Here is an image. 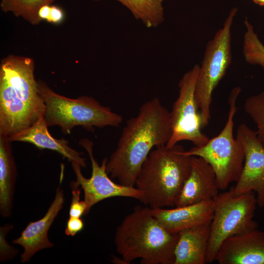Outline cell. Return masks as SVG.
Masks as SVG:
<instances>
[{
  "label": "cell",
  "mask_w": 264,
  "mask_h": 264,
  "mask_svg": "<svg viewBox=\"0 0 264 264\" xmlns=\"http://www.w3.org/2000/svg\"><path fill=\"white\" fill-rule=\"evenodd\" d=\"M172 129L170 112L157 97L146 102L123 129L106 170L119 183L134 187L139 170L151 151L166 145Z\"/></svg>",
  "instance_id": "obj_1"
},
{
  "label": "cell",
  "mask_w": 264,
  "mask_h": 264,
  "mask_svg": "<svg viewBox=\"0 0 264 264\" xmlns=\"http://www.w3.org/2000/svg\"><path fill=\"white\" fill-rule=\"evenodd\" d=\"M30 58L10 55L0 67V135L10 137L44 115L45 107Z\"/></svg>",
  "instance_id": "obj_2"
},
{
  "label": "cell",
  "mask_w": 264,
  "mask_h": 264,
  "mask_svg": "<svg viewBox=\"0 0 264 264\" xmlns=\"http://www.w3.org/2000/svg\"><path fill=\"white\" fill-rule=\"evenodd\" d=\"M178 238V233L160 223L151 208L136 206L117 227L114 243L126 264L139 259L143 264H174Z\"/></svg>",
  "instance_id": "obj_3"
},
{
  "label": "cell",
  "mask_w": 264,
  "mask_h": 264,
  "mask_svg": "<svg viewBox=\"0 0 264 264\" xmlns=\"http://www.w3.org/2000/svg\"><path fill=\"white\" fill-rule=\"evenodd\" d=\"M191 157L176 144L155 147L149 153L137 176L135 187L142 193L140 201L151 208L175 207L191 168Z\"/></svg>",
  "instance_id": "obj_4"
},
{
  "label": "cell",
  "mask_w": 264,
  "mask_h": 264,
  "mask_svg": "<svg viewBox=\"0 0 264 264\" xmlns=\"http://www.w3.org/2000/svg\"><path fill=\"white\" fill-rule=\"evenodd\" d=\"M38 83L45 104L44 118L48 126H58L64 133H69L78 126L92 130L95 127H118L122 122L121 115L92 97L67 98L56 93L44 83Z\"/></svg>",
  "instance_id": "obj_5"
},
{
  "label": "cell",
  "mask_w": 264,
  "mask_h": 264,
  "mask_svg": "<svg viewBox=\"0 0 264 264\" xmlns=\"http://www.w3.org/2000/svg\"><path fill=\"white\" fill-rule=\"evenodd\" d=\"M241 91L240 87L233 88L229 95V106L226 123L220 133L203 145L194 146L186 154L205 160L213 168L220 190H225L239 179L244 160V148L233 135L234 119L237 111V99Z\"/></svg>",
  "instance_id": "obj_6"
},
{
  "label": "cell",
  "mask_w": 264,
  "mask_h": 264,
  "mask_svg": "<svg viewBox=\"0 0 264 264\" xmlns=\"http://www.w3.org/2000/svg\"><path fill=\"white\" fill-rule=\"evenodd\" d=\"M213 200L214 213L210 225L207 263L215 261L219 249L226 239L258 226L254 220L257 205L254 192L236 195L231 189L219 193Z\"/></svg>",
  "instance_id": "obj_7"
},
{
  "label": "cell",
  "mask_w": 264,
  "mask_h": 264,
  "mask_svg": "<svg viewBox=\"0 0 264 264\" xmlns=\"http://www.w3.org/2000/svg\"><path fill=\"white\" fill-rule=\"evenodd\" d=\"M237 11L235 7L230 11L223 27L208 42L199 67L195 97L203 127L208 124L211 117L213 92L231 63V29Z\"/></svg>",
  "instance_id": "obj_8"
},
{
  "label": "cell",
  "mask_w": 264,
  "mask_h": 264,
  "mask_svg": "<svg viewBox=\"0 0 264 264\" xmlns=\"http://www.w3.org/2000/svg\"><path fill=\"white\" fill-rule=\"evenodd\" d=\"M199 67L195 65L179 81L178 96L170 112L172 134L166 145L168 148L181 141H189L195 146H200L209 140L201 131L202 119L195 97Z\"/></svg>",
  "instance_id": "obj_9"
},
{
  "label": "cell",
  "mask_w": 264,
  "mask_h": 264,
  "mask_svg": "<svg viewBox=\"0 0 264 264\" xmlns=\"http://www.w3.org/2000/svg\"><path fill=\"white\" fill-rule=\"evenodd\" d=\"M80 145L87 152L91 164V175L89 178L83 176L82 167L72 162V167L76 176L74 182L83 190L84 201L87 206L85 215L91 207L104 199L113 197H126L139 200L142 193L137 188L127 186L113 182L108 176L106 170L107 158H104L101 165L95 160L93 153V143L88 139H81Z\"/></svg>",
  "instance_id": "obj_10"
},
{
  "label": "cell",
  "mask_w": 264,
  "mask_h": 264,
  "mask_svg": "<svg viewBox=\"0 0 264 264\" xmlns=\"http://www.w3.org/2000/svg\"><path fill=\"white\" fill-rule=\"evenodd\" d=\"M236 138L243 146L244 160L241 176L232 188L238 195L253 192L257 205L264 206V146L257 137L256 131L242 123L237 129Z\"/></svg>",
  "instance_id": "obj_11"
},
{
  "label": "cell",
  "mask_w": 264,
  "mask_h": 264,
  "mask_svg": "<svg viewBox=\"0 0 264 264\" xmlns=\"http://www.w3.org/2000/svg\"><path fill=\"white\" fill-rule=\"evenodd\" d=\"M215 261L219 264H264V232L256 228L227 238Z\"/></svg>",
  "instance_id": "obj_12"
},
{
  "label": "cell",
  "mask_w": 264,
  "mask_h": 264,
  "mask_svg": "<svg viewBox=\"0 0 264 264\" xmlns=\"http://www.w3.org/2000/svg\"><path fill=\"white\" fill-rule=\"evenodd\" d=\"M64 193L60 185L57 187L55 198L44 216L35 221L30 222L21 232L20 236L13 241L23 248L21 256V262H28L37 252L51 248L54 244L49 240L48 232L62 209L65 202Z\"/></svg>",
  "instance_id": "obj_13"
},
{
  "label": "cell",
  "mask_w": 264,
  "mask_h": 264,
  "mask_svg": "<svg viewBox=\"0 0 264 264\" xmlns=\"http://www.w3.org/2000/svg\"><path fill=\"white\" fill-rule=\"evenodd\" d=\"M190 175L185 181L175 207L213 199L220 193L216 174L201 157L191 156Z\"/></svg>",
  "instance_id": "obj_14"
},
{
  "label": "cell",
  "mask_w": 264,
  "mask_h": 264,
  "mask_svg": "<svg viewBox=\"0 0 264 264\" xmlns=\"http://www.w3.org/2000/svg\"><path fill=\"white\" fill-rule=\"evenodd\" d=\"M214 200H207L181 207L151 208L154 217L168 231L178 233L211 221Z\"/></svg>",
  "instance_id": "obj_15"
},
{
  "label": "cell",
  "mask_w": 264,
  "mask_h": 264,
  "mask_svg": "<svg viewBox=\"0 0 264 264\" xmlns=\"http://www.w3.org/2000/svg\"><path fill=\"white\" fill-rule=\"evenodd\" d=\"M44 115L40 117L33 124L20 132L8 137L11 141L28 142L40 149L57 152L69 161L78 163L82 168L86 167V159L82 154L72 148L65 139H56L47 129Z\"/></svg>",
  "instance_id": "obj_16"
},
{
  "label": "cell",
  "mask_w": 264,
  "mask_h": 264,
  "mask_svg": "<svg viewBox=\"0 0 264 264\" xmlns=\"http://www.w3.org/2000/svg\"><path fill=\"white\" fill-rule=\"evenodd\" d=\"M211 221L182 230L175 250L174 264H205Z\"/></svg>",
  "instance_id": "obj_17"
},
{
  "label": "cell",
  "mask_w": 264,
  "mask_h": 264,
  "mask_svg": "<svg viewBox=\"0 0 264 264\" xmlns=\"http://www.w3.org/2000/svg\"><path fill=\"white\" fill-rule=\"evenodd\" d=\"M10 142L8 137L0 135V213L4 218L12 213L17 177Z\"/></svg>",
  "instance_id": "obj_18"
},
{
  "label": "cell",
  "mask_w": 264,
  "mask_h": 264,
  "mask_svg": "<svg viewBox=\"0 0 264 264\" xmlns=\"http://www.w3.org/2000/svg\"><path fill=\"white\" fill-rule=\"evenodd\" d=\"M99 1L101 0H93ZM126 6L147 27H155L164 21V0H115Z\"/></svg>",
  "instance_id": "obj_19"
},
{
  "label": "cell",
  "mask_w": 264,
  "mask_h": 264,
  "mask_svg": "<svg viewBox=\"0 0 264 264\" xmlns=\"http://www.w3.org/2000/svg\"><path fill=\"white\" fill-rule=\"evenodd\" d=\"M55 0H1L0 6L4 12H11L16 17H21L32 25L42 21L38 16L40 8L51 4Z\"/></svg>",
  "instance_id": "obj_20"
},
{
  "label": "cell",
  "mask_w": 264,
  "mask_h": 264,
  "mask_svg": "<svg viewBox=\"0 0 264 264\" xmlns=\"http://www.w3.org/2000/svg\"><path fill=\"white\" fill-rule=\"evenodd\" d=\"M244 23L246 29L243 37L242 50L244 59L248 63L259 65L264 69V45L246 18Z\"/></svg>",
  "instance_id": "obj_21"
},
{
  "label": "cell",
  "mask_w": 264,
  "mask_h": 264,
  "mask_svg": "<svg viewBox=\"0 0 264 264\" xmlns=\"http://www.w3.org/2000/svg\"><path fill=\"white\" fill-rule=\"evenodd\" d=\"M244 109L257 126V137L264 146V91L247 98Z\"/></svg>",
  "instance_id": "obj_22"
},
{
  "label": "cell",
  "mask_w": 264,
  "mask_h": 264,
  "mask_svg": "<svg viewBox=\"0 0 264 264\" xmlns=\"http://www.w3.org/2000/svg\"><path fill=\"white\" fill-rule=\"evenodd\" d=\"M72 198L69 210V216L71 217L81 218L85 215L87 206L84 200H80L81 190L74 181L70 183Z\"/></svg>",
  "instance_id": "obj_23"
},
{
  "label": "cell",
  "mask_w": 264,
  "mask_h": 264,
  "mask_svg": "<svg viewBox=\"0 0 264 264\" xmlns=\"http://www.w3.org/2000/svg\"><path fill=\"white\" fill-rule=\"evenodd\" d=\"M84 227V223L81 218L69 217L66 224L65 234L67 236H74Z\"/></svg>",
  "instance_id": "obj_24"
},
{
  "label": "cell",
  "mask_w": 264,
  "mask_h": 264,
  "mask_svg": "<svg viewBox=\"0 0 264 264\" xmlns=\"http://www.w3.org/2000/svg\"><path fill=\"white\" fill-rule=\"evenodd\" d=\"M65 18V12L60 6L50 5V14L46 22L54 24H59L64 20Z\"/></svg>",
  "instance_id": "obj_25"
},
{
  "label": "cell",
  "mask_w": 264,
  "mask_h": 264,
  "mask_svg": "<svg viewBox=\"0 0 264 264\" xmlns=\"http://www.w3.org/2000/svg\"><path fill=\"white\" fill-rule=\"evenodd\" d=\"M50 5H44L40 8L38 12V16L42 21L45 20L46 21L48 19L50 12Z\"/></svg>",
  "instance_id": "obj_26"
},
{
  "label": "cell",
  "mask_w": 264,
  "mask_h": 264,
  "mask_svg": "<svg viewBox=\"0 0 264 264\" xmlns=\"http://www.w3.org/2000/svg\"><path fill=\"white\" fill-rule=\"evenodd\" d=\"M256 4L261 6H264V0H252Z\"/></svg>",
  "instance_id": "obj_27"
}]
</instances>
